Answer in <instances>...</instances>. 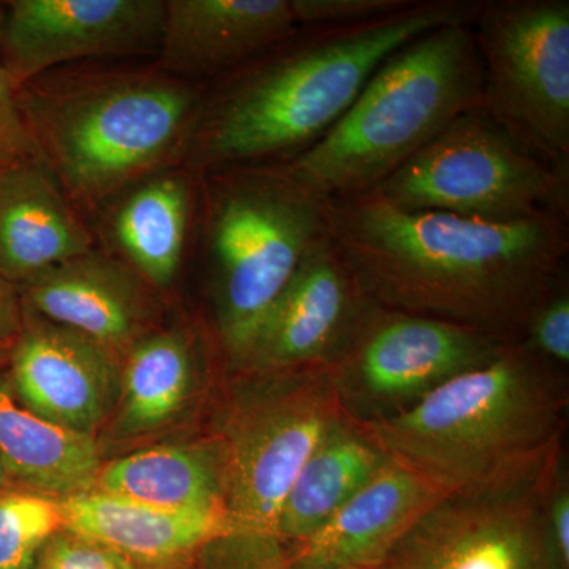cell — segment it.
Instances as JSON below:
<instances>
[{
  "instance_id": "1",
  "label": "cell",
  "mask_w": 569,
  "mask_h": 569,
  "mask_svg": "<svg viewBox=\"0 0 569 569\" xmlns=\"http://www.w3.org/2000/svg\"><path fill=\"white\" fill-rule=\"evenodd\" d=\"M326 234L367 299L520 342L567 280L569 220L493 222L406 211L373 193L323 201Z\"/></svg>"
},
{
  "instance_id": "2",
  "label": "cell",
  "mask_w": 569,
  "mask_h": 569,
  "mask_svg": "<svg viewBox=\"0 0 569 569\" xmlns=\"http://www.w3.org/2000/svg\"><path fill=\"white\" fill-rule=\"evenodd\" d=\"M479 0H418L410 9L356 26L298 28L224 74L197 127L201 162L277 164L320 141L392 52L425 33L471 22Z\"/></svg>"
},
{
  "instance_id": "3",
  "label": "cell",
  "mask_w": 569,
  "mask_h": 569,
  "mask_svg": "<svg viewBox=\"0 0 569 569\" xmlns=\"http://www.w3.org/2000/svg\"><path fill=\"white\" fill-rule=\"evenodd\" d=\"M552 366L523 340L415 406L356 422L385 456L447 493L489 485L560 447L563 397Z\"/></svg>"
},
{
  "instance_id": "4",
  "label": "cell",
  "mask_w": 569,
  "mask_h": 569,
  "mask_svg": "<svg viewBox=\"0 0 569 569\" xmlns=\"http://www.w3.org/2000/svg\"><path fill=\"white\" fill-rule=\"evenodd\" d=\"M482 104L471 22H452L392 52L320 141L274 167L321 201L367 193Z\"/></svg>"
},
{
  "instance_id": "5",
  "label": "cell",
  "mask_w": 569,
  "mask_h": 569,
  "mask_svg": "<svg viewBox=\"0 0 569 569\" xmlns=\"http://www.w3.org/2000/svg\"><path fill=\"white\" fill-rule=\"evenodd\" d=\"M21 110L66 193L96 204L173 157L203 102L189 86L129 74L36 93Z\"/></svg>"
},
{
  "instance_id": "6",
  "label": "cell",
  "mask_w": 569,
  "mask_h": 569,
  "mask_svg": "<svg viewBox=\"0 0 569 569\" xmlns=\"http://www.w3.org/2000/svg\"><path fill=\"white\" fill-rule=\"evenodd\" d=\"M211 183L208 249L217 335L242 369L269 310L325 234L323 201L274 164L223 168Z\"/></svg>"
},
{
  "instance_id": "7",
  "label": "cell",
  "mask_w": 569,
  "mask_h": 569,
  "mask_svg": "<svg viewBox=\"0 0 569 569\" xmlns=\"http://www.w3.org/2000/svg\"><path fill=\"white\" fill-rule=\"evenodd\" d=\"M406 211L569 220V173L527 152L485 108L455 119L370 192Z\"/></svg>"
},
{
  "instance_id": "8",
  "label": "cell",
  "mask_w": 569,
  "mask_h": 569,
  "mask_svg": "<svg viewBox=\"0 0 569 569\" xmlns=\"http://www.w3.org/2000/svg\"><path fill=\"white\" fill-rule=\"evenodd\" d=\"M282 389L253 397L228 425L224 512L230 533L220 541L274 559L279 520L299 471L347 413L329 366L293 372Z\"/></svg>"
},
{
  "instance_id": "9",
  "label": "cell",
  "mask_w": 569,
  "mask_h": 569,
  "mask_svg": "<svg viewBox=\"0 0 569 569\" xmlns=\"http://www.w3.org/2000/svg\"><path fill=\"white\" fill-rule=\"evenodd\" d=\"M471 31L482 108L527 152L569 173L568 0H479Z\"/></svg>"
},
{
  "instance_id": "10",
  "label": "cell",
  "mask_w": 569,
  "mask_h": 569,
  "mask_svg": "<svg viewBox=\"0 0 569 569\" xmlns=\"http://www.w3.org/2000/svg\"><path fill=\"white\" fill-rule=\"evenodd\" d=\"M560 451L489 485L449 493L372 569H563L548 530Z\"/></svg>"
},
{
  "instance_id": "11",
  "label": "cell",
  "mask_w": 569,
  "mask_h": 569,
  "mask_svg": "<svg viewBox=\"0 0 569 569\" xmlns=\"http://www.w3.org/2000/svg\"><path fill=\"white\" fill-rule=\"evenodd\" d=\"M505 346L462 326L370 301L347 346L328 366L347 417L377 421L486 365Z\"/></svg>"
},
{
  "instance_id": "12",
  "label": "cell",
  "mask_w": 569,
  "mask_h": 569,
  "mask_svg": "<svg viewBox=\"0 0 569 569\" xmlns=\"http://www.w3.org/2000/svg\"><path fill=\"white\" fill-rule=\"evenodd\" d=\"M369 302L325 231L269 310L242 369L282 376L331 365Z\"/></svg>"
},
{
  "instance_id": "13",
  "label": "cell",
  "mask_w": 569,
  "mask_h": 569,
  "mask_svg": "<svg viewBox=\"0 0 569 569\" xmlns=\"http://www.w3.org/2000/svg\"><path fill=\"white\" fill-rule=\"evenodd\" d=\"M162 0H17L2 41L18 86L59 63L160 47Z\"/></svg>"
},
{
  "instance_id": "14",
  "label": "cell",
  "mask_w": 569,
  "mask_h": 569,
  "mask_svg": "<svg viewBox=\"0 0 569 569\" xmlns=\"http://www.w3.org/2000/svg\"><path fill=\"white\" fill-rule=\"evenodd\" d=\"M118 356L24 310L9 373L18 399L52 425L92 436L118 400Z\"/></svg>"
},
{
  "instance_id": "15",
  "label": "cell",
  "mask_w": 569,
  "mask_h": 569,
  "mask_svg": "<svg viewBox=\"0 0 569 569\" xmlns=\"http://www.w3.org/2000/svg\"><path fill=\"white\" fill-rule=\"evenodd\" d=\"M449 493L387 459L313 537L296 546L290 569L376 568L397 541Z\"/></svg>"
},
{
  "instance_id": "16",
  "label": "cell",
  "mask_w": 569,
  "mask_h": 569,
  "mask_svg": "<svg viewBox=\"0 0 569 569\" xmlns=\"http://www.w3.org/2000/svg\"><path fill=\"white\" fill-rule=\"evenodd\" d=\"M298 28L291 0H168L160 61L186 78L224 77Z\"/></svg>"
},
{
  "instance_id": "17",
  "label": "cell",
  "mask_w": 569,
  "mask_h": 569,
  "mask_svg": "<svg viewBox=\"0 0 569 569\" xmlns=\"http://www.w3.org/2000/svg\"><path fill=\"white\" fill-rule=\"evenodd\" d=\"M18 288L26 312L73 329L116 356L141 339L151 313L141 280L92 250Z\"/></svg>"
},
{
  "instance_id": "18",
  "label": "cell",
  "mask_w": 569,
  "mask_h": 569,
  "mask_svg": "<svg viewBox=\"0 0 569 569\" xmlns=\"http://www.w3.org/2000/svg\"><path fill=\"white\" fill-rule=\"evenodd\" d=\"M92 239L41 157L0 168V276L21 287L92 250Z\"/></svg>"
},
{
  "instance_id": "19",
  "label": "cell",
  "mask_w": 569,
  "mask_h": 569,
  "mask_svg": "<svg viewBox=\"0 0 569 569\" xmlns=\"http://www.w3.org/2000/svg\"><path fill=\"white\" fill-rule=\"evenodd\" d=\"M59 500L63 530L126 559L170 560L230 533L224 511L152 507L93 489Z\"/></svg>"
},
{
  "instance_id": "20",
  "label": "cell",
  "mask_w": 569,
  "mask_h": 569,
  "mask_svg": "<svg viewBox=\"0 0 569 569\" xmlns=\"http://www.w3.org/2000/svg\"><path fill=\"white\" fill-rule=\"evenodd\" d=\"M0 459L11 482L50 497L92 490L102 463L92 436L52 425L18 399L0 369Z\"/></svg>"
},
{
  "instance_id": "21",
  "label": "cell",
  "mask_w": 569,
  "mask_h": 569,
  "mask_svg": "<svg viewBox=\"0 0 569 569\" xmlns=\"http://www.w3.org/2000/svg\"><path fill=\"white\" fill-rule=\"evenodd\" d=\"M93 490L152 507L224 511V449L163 445L100 468Z\"/></svg>"
},
{
  "instance_id": "22",
  "label": "cell",
  "mask_w": 569,
  "mask_h": 569,
  "mask_svg": "<svg viewBox=\"0 0 569 569\" xmlns=\"http://www.w3.org/2000/svg\"><path fill=\"white\" fill-rule=\"evenodd\" d=\"M387 459L353 419L340 422L307 460L288 493L279 520L282 542L298 546L313 537Z\"/></svg>"
},
{
  "instance_id": "23",
  "label": "cell",
  "mask_w": 569,
  "mask_h": 569,
  "mask_svg": "<svg viewBox=\"0 0 569 569\" xmlns=\"http://www.w3.org/2000/svg\"><path fill=\"white\" fill-rule=\"evenodd\" d=\"M126 355L116 432H153L170 422L192 395V347L179 332H153L138 339Z\"/></svg>"
},
{
  "instance_id": "24",
  "label": "cell",
  "mask_w": 569,
  "mask_h": 569,
  "mask_svg": "<svg viewBox=\"0 0 569 569\" xmlns=\"http://www.w3.org/2000/svg\"><path fill=\"white\" fill-rule=\"evenodd\" d=\"M189 186L176 176L134 189L114 217V238L138 276L153 287L173 282L186 249Z\"/></svg>"
},
{
  "instance_id": "25",
  "label": "cell",
  "mask_w": 569,
  "mask_h": 569,
  "mask_svg": "<svg viewBox=\"0 0 569 569\" xmlns=\"http://www.w3.org/2000/svg\"><path fill=\"white\" fill-rule=\"evenodd\" d=\"M62 530L59 498L10 485L0 493V569H33L41 550Z\"/></svg>"
},
{
  "instance_id": "26",
  "label": "cell",
  "mask_w": 569,
  "mask_h": 569,
  "mask_svg": "<svg viewBox=\"0 0 569 569\" xmlns=\"http://www.w3.org/2000/svg\"><path fill=\"white\" fill-rule=\"evenodd\" d=\"M418 0H291L299 28L356 26L383 20L410 9Z\"/></svg>"
},
{
  "instance_id": "27",
  "label": "cell",
  "mask_w": 569,
  "mask_h": 569,
  "mask_svg": "<svg viewBox=\"0 0 569 569\" xmlns=\"http://www.w3.org/2000/svg\"><path fill=\"white\" fill-rule=\"evenodd\" d=\"M523 342L550 365L569 362V295L568 282L559 284L538 307L527 326Z\"/></svg>"
},
{
  "instance_id": "28",
  "label": "cell",
  "mask_w": 569,
  "mask_h": 569,
  "mask_svg": "<svg viewBox=\"0 0 569 569\" xmlns=\"http://www.w3.org/2000/svg\"><path fill=\"white\" fill-rule=\"evenodd\" d=\"M33 569H133L126 557L70 531L52 537Z\"/></svg>"
},
{
  "instance_id": "29",
  "label": "cell",
  "mask_w": 569,
  "mask_h": 569,
  "mask_svg": "<svg viewBox=\"0 0 569 569\" xmlns=\"http://www.w3.org/2000/svg\"><path fill=\"white\" fill-rule=\"evenodd\" d=\"M18 88L9 70L0 67V168L41 157L18 103Z\"/></svg>"
},
{
  "instance_id": "30",
  "label": "cell",
  "mask_w": 569,
  "mask_h": 569,
  "mask_svg": "<svg viewBox=\"0 0 569 569\" xmlns=\"http://www.w3.org/2000/svg\"><path fill=\"white\" fill-rule=\"evenodd\" d=\"M550 545L561 568L569 569V490L559 475L548 508Z\"/></svg>"
},
{
  "instance_id": "31",
  "label": "cell",
  "mask_w": 569,
  "mask_h": 569,
  "mask_svg": "<svg viewBox=\"0 0 569 569\" xmlns=\"http://www.w3.org/2000/svg\"><path fill=\"white\" fill-rule=\"evenodd\" d=\"M24 325L20 288L0 276V346L17 342Z\"/></svg>"
},
{
  "instance_id": "32",
  "label": "cell",
  "mask_w": 569,
  "mask_h": 569,
  "mask_svg": "<svg viewBox=\"0 0 569 569\" xmlns=\"http://www.w3.org/2000/svg\"><path fill=\"white\" fill-rule=\"evenodd\" d=\"M11 348H13V343H6V346H0V369H3V367H9Z\"/></svg>"
},
{
  "instance_id": "33",
  "label": "cell",
  "mask_w": 569,
  "mask_h": 569,
  "mask_svg": "<svg viewBox=\"0 0 569 569\" xmlns=\"http://www.w3.org/2000/svg\"><path fill=\"white\" fill-rule=\"evenodd\" d=\"M10 485H13L10 479L9 471H7L6 466H3L2 459H0V493L3 492Z\"/></svg>"
},
{
  "instance_id": "34",
  "label": "cell",
  "mask_w": 569,
  "mask_h": 569,
  "mask_svg": "<svg viewBox=\"0 0 569 569\" xmlns=\"http://www.w3.org/2000/svg\"><path fill=\"white\" fill-rule=\"evenodd\" d=\"M7 11L0 7V41H2L3 29H6Z\"/></svg>"
},
{
  "instance_id": "35",
  "label": "cell",
  "mask_w": 569,
  "mask_h": 569,
  "mask_svg": "<svg viewBox=\"0 0 569 569\" xmlns=\"http://www.w3.org/2000/svg\"><path fill=\"white\" fill-rule=\"evenodd\" d=\"M335 569H362V568H335Z\"/></svg>"
}]
</instances>
